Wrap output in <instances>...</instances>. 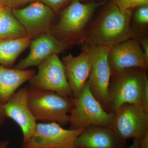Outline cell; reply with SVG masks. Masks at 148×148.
Listing matches in <instances>:
<instances>
[{
  "label": "cell",
  "mask_w": 148,
  "mask_h": 148,
  "mask_svg": "<svg viewBox=\"0 0 148 148\" xmlns=\"http://www.w3.org/2000/svg\"><path fill=\"white\" fill-rule=\"evenodd\" d=\"M132 11H122L114 1L91 27L87 36L88 45L110 47L132 38Z\"/></svg>",
  "instance_id": "obj_1"
},
{
  "label": "cell",
  "mask_w": 148,
  "mask_h": 148,
  "mask_svg": "<svg viewBox=\"0 0 148 148\" xmlns=\"http://www.w3.org/2000/svg\"><path fill=\"white\" fill-rule=\"evenodd\" d=\"M105 110L114 114L125 104H141L148 99V79L145 69L132 68L112 76Z\"/></svg>",
  "instance_id": "obj_2"
},
{
  "label": "cell",
  "mask_w": 148,
  "mask_h": 148,
  "mask_svg": "<svg viewBox=\"0 0 148 148\" xmlns=\"http://www.w3.org/2000/svg\"><path fill=\"white\" fill-rule=\"evenodd\" d=\"M28 102L36 121L56 123L62 126L69 123L74 98L29 86Z\"/></svg>",
  "instance_id": "obj_3"
},
{
  "label": "cell",
  "mask_w": 148,
  "mask_h": 148,
  "mask_svg": "<svg viewBox=\"0 0 148 148\" xmlns=\"http://www.w3.org/2000/svg\"><path fill=\"white\" fill-rule=\"evenodd\" d=\"M114 118V114L107 112L92 94L87 81L78 96L74 98L70 114V129H85L93 126L111 127Z\"/></svg>",
  "instance_id": "obj_4"
},
{
  "label": "cell",
  "mask_w": 148,
  "mask_h": 148,
  "mask_svg": "<svg viewBox=\"0 0 148 148\" xmlns=\"http://www.w3.org/2000/svg\"><path fill=\"white\" fill-rule=\"evenodd\" d=\"M103 3H84L74 0L63 11L55 29L50 32L69 45L82 34L94 12Z\"/></svg>",
  "instance_id": "obj_5"
},
{
  "label": "cell",
  "mask_w": 148,
  "mask_h": 148,
  "mask_svg": "<svg viewBox=\"0 0 148 148\" xmlns=\"http://www.w3.org/2000/svg\"><path fill=\"white\" fill-rule=\"evenodd\" d=\"M84 129H66L56 123H37L29 140L19 148H77V138Z\"/></svg>",
  "instance_id": "obj_6"
},
{
  "label": "cell",
  "mask_w": 148,
  "mask_h": 148,
  "mask_svg": "<svg viewBox=\"0 0 148 148\" xmlns=\"http://www.w3.org/2000/svg\"><path fill=\"white\" fill-rule=\"evenodd\" d=\"M111 128L123 141L139 140L148 134V109L141 104H125L114 113Z\"/></svg>",
  "instance_id": "obj_7"
},
{
  "label": "cell",
  "mask_w": 148,
  "mask_h": 148,
  "mask_svg": "<svg viewBox=\"0 0 148 148\" xmlns=\"http://www.w3.org/2000/svg\"><path fill=\"white\" fill-rule=\"evenodd\" d=\"M38 67V73L29 80L31 87L73 98L64 65L57 54L49 56Z\"/></svg>",
  "instance_id": "obj_8"
},
{
  "label": "cell",
  "mask_w": 148,
  "mask_h": 148,
  "mask_svg": "<svg viewBox=\"0 0 148 148\" xmlns=\"http://www.w3.org/2000/svg\"><path fill=\"white\" fill-rule=\"evenodd\" d=\"M85 48L90 56L91 64L87 82L92 94L105 109L112 76L108 59L109 48L88 44Z\"/></svg>",
  "instance_id": "obj_9"
},
{
  "label": "cell",
  "mask_w": 148,
  "mask_h": 148,
  "mask_svg": "<svg viewBox=\"0 0 148 148\" xmlns=\"http://www.w3.org/2000/svg\"><path fill=\"white\" fill-rule=\"evenodd\" d=\"M12 10L28 36L34 38L50 32L54 12L41 2H34L24 8H14Z\"/></svg>",
  "instance_id": "obj_10"
},
{
  "label": "cell",
  "mask_w": 148,
  "mask_h": 148,
  "mask_svg": "<svg viewBox=\"0 0 148 148\" xmlns=\"http://www.w3.org/2000/svg\"><path fill=\"white\" fill-rule=\"evenodd\" d=\"M108 59L112 76L127 69H147L148 61L141 46L132 38L109 47Z\"/></svg>",
  "instance_id": "obj_11"
},
{
  "label": "cell",
  "mask_w": 148,
  "mask_h": 148,
  "mask_svg": "<svg viewBox=\"0 0 148 148\" xmlns=\"http://www.w3.org/2000/svg\"><path fill=\"white\" fill-rule=\"evenodd\" d=\"M29 86L18 89L3 105L6 117L13 121L20 127L23 142H26L33 133L37 122L28 102Z\"/></svg>",
  "instance_id": "obj_12"
},
{
  "label": "cell",
  "mask_w": 148,
  "mask_h": 148,
  "mask_svg": "<svg viewBox=\"0 0 148 148\" xmlns=\"http://www.w3.org/2000/svg\"><path fill=\"white\" fill-rule=\"evenodd\" d=\"M68 44L49 32L32 39L30 51L27 57L18 62L15 69L27 70L33 66H38L47 58L53 54L61 53Z\"/></svg>",
  "instance_id": "obj_13"
},
{
  "label": "cell",
  "mask_w": 148,
  "mask_h": 148,
  "mask_svg": "<svg viewBox=\"0 0 148 148\" xmlns=\"http://www.w3.org/2000/svg\"><path fill=\"white\" fill-rule=\"evenodd\" d=\"M62 63L74 98H77L87 82L91 70V60L86 49L79 55L71 53L62 58Z\"/></svg>",
  "instance_id": "obj_14"
},
{
  "label": "cell",
  "mask_w": 148,
  "mask_h": 148,
  "mask_svg": "<svg viewBox=\"0 0 148 148\" xmlns=\"http://www.w3.org/2000/svg\"><path fill=\"white\" fill-rule=\"evenodd\" d=\"M125 142L110 127L93 126L84 129L77 138V148H123Z\"/></svg>",
  "instance_id": "obj_15"
},
{
  "label": "cell",
  "mask_w": 148,
  "mask_h": 148,
  "mask_svg": "<svg viewBox=\"0 0 148 148\" xmlns=\"http://www.w3.org/2000/svg\"><path fill=\"white\" fill-rule=\"evenodd\" d=\"M36 74L34 70L0 66V104L3 105L19 87Z\"/></svg>",
  "instance_id": "obj_16"
},
{
  "label": "cell",
  "mask_w": 148,
  "mask_h": 148,
  "mask_svg": "<svg viewBox=\"0 0 148 148\" xmlns=\"http://www.w3.org/2000/svg\"><path fill=\"white\" fill-rule=\"evenodd\" d=\"M33 37L27 36L17 38L0 40V64L11 68L19 55L29 46Z\"/></svg>",
  "instance_id": "obj_17"
},
{
  "label": "cell",
  "mask_w": 148,
  "mask_h": 148,
  "mask_svg": "<svg viewBox=\"0 0 148 148\" xmlns=\"http://www.w3.org/2000/svg\"><path fill=\"white\" fill-rule=\"evenodd\" d=\"M28 36L27 32L12 13L4 6L0 10V40L17 38Z\"/></svg>",
  "instance_id": "obj_18"
},
{
  "label": "cell",
  "mask_w": 148,
  "mask_h": 148,
  "mask_svg": "<svg viewBox=\"0 0 148 148\" xmlns=\"http://www.w3.org/2000/svg\"><path fill=\"white\" fill-rule=\"evenodd\" d=\"M120 9L122 11H131L141 6L148 5V0H114Z\"/></svg>",
  "instance_id": "obj_19"
},
{
  "label": "cell",
  "mask_w": 148,
  "mask_h": 148,
  "mask_svg": "<svg viewBox=\"0 0 148 148\" xmlns=\"http://www.w3.org/2000/svg\"><path fill=\"white\" fill-rule=\"evenodd\" d=\"M134 19L138 24L147 25L148 23V5L141 6L138 8L134 13Z\"/></svg>",
  "instance_id": "obj_20"
},
{
  "label": "cell",
  "mask_w": 148,
  "mask_h": 148,
  "mask_svg": "<svg viewBox=\"0 0 148 148\" xmlns=\"http://www.w3.org/2000/svg\"><path fill=\"white\" fill-rule=\"evenodd\" d=\"M70 0H40L49 7L54 12H58L61 9L66 6Z\"/></svg>",
  "instance_id": "obj_21"
},
{
  "label": "cell",
  "mask_w": 148,
  "mask_h": 148,
  "mask_svg": "<svg viewBox=\"0 0 148 148\" xmlns=\"http://www.w3.org/2000/svg\"><path fill=\"white\" fill-rule=\"evenodd\" d=\"M5 6L11 9L15 8L16 7L29 3L40 1V0H0Z\"/></svg>",
  "instance_id": "obj_22"
},
{
  "label": "cell",
  "mask_w": 148,
  "mask_h": 148,
  "mask_svg": "<svg viewBox=\"0 0 148 148\" xmlns=\"http://www.w3.org/2000/svg\"><path fill=\"white\" fill-rule=\"evenodd\" d=\"M142 49L145 55L146 60L148 61V40L147 38H145L141 40L140 42Z\"/></svg>",
  "instance_id": "obj_23"
},
{
  "label": "cell",
  "mask_w": 148,
  "mask_h": 148,
  "mask_svg": "<svg viewBox=\"0 0 148 148\" xmlns=\"http://www.w3.org/2000/svg\"><path fill=\"white\" fill-rule=\"evenodd\" d=\"M138 141L140 148H148V134L138 140Z\"/></svg>",
  "instance_id": "obj_24"
},
{
  "label": "cell",
  "mask_w": 148,
  "mask_h": 148,
  "mask_svg": "<svg viewBox=\"0 0 148 148\" xmlns=\"http://www.w3.org/2000/svg\"><path fill=\"white\" fill-rule=\"evenodd\" d=\"M6 118L4 111L3 105L0 104V125H3L4 124Z\"/></svg>",
  "instance_id": "obj_25"
},
{
  "label": "cell",
  "mask_w": 148,
  "mask_h": 148,
  "mask_svg": "<svg viewBox=\"0 0 148 148\" xmlns=\"http://www.w3.org/2000/svg\"><path fill=\"white\" fill-rule=\"evenodd\" d=\"M123 148H140L139 141L137 139H133V142L129 147Z\"/></svg>",
  "instance_id": "obj_26"
},
{
  "label": "cell",
  "mask_w": 148,
  "mask_h": 148,
  "mask_svg": "<svg viewBox=\"0 0 148 148\" xmlns=\"http://www.w3.org/2000/svg\"><path fill=\"white\" fill-rule=\"evenodd\" d=\"M10 141L9 140H3L0 142V148H8Z\"/></svg>",
  "instance_id": "obj_27"
},
{
  "label": "cell",
  "mask_w": 148,
  "mask_h": 148,
  "mask_svg": "<svg viewBox=\"0 0 148 148\" xmlns=\"http://www.w3.org/2000/svg\"><path fill=\"white\" fill-rule=\"evenodd\" d=\"M4 6H5L1 2V1H0V9H1Z\"/></svg>",
  "instance_id": "obj_28"
},
{
  "label": "cell",
  "mask_w": 148,
  "mask_h": 148,
  "mask_svg": "<svg viewBox=\"0 0 148 148\" xmlns=\"http://www.w3.org/2000/svg\"><path fill=\"white\" fill-rule=\"evenodd\" d=\"M1 9H0V10H1Z\"/></svg>",
  "instance_id": "obj_29"
},
{
  "label": "cell",
  "mask_w": 148,
  "mask_h": 148,
  "mask_svg": "<svg viewBox=\"0 0 148 148\" xmlns=\"http://www.w3.org/2000/svg\"><path fill=\"white\" fill-rule=\"evenodd\" d=\"M79 1H80V0H79Z\"/></svg>",
  "instance_id": "obj_30"
},
{
  "label": "cell",
  "mask_w": 148,
  "mask_h": 148,
  "mask_svg": "<svg viewBox=\"0 0 148 148\" xmlns=\"http://www.w3.org/2000/svg\"></svg>",
  "instance_id": "obj_31"
}]
</instances>
